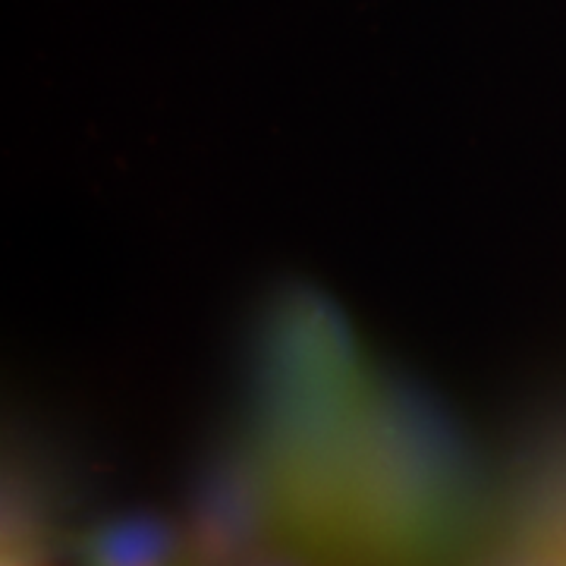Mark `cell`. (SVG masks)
<instances>
[{"mask_svg":"<svg viewBox=\"0 0 566 566\" xmlns=\"http://www.w3.org/2000/svg\"><path fill=\"white\" fill-rule=\"evenodd\" d=\"M7 566H20V564H7Z\"/></svg>","mask_w":566,"mask_h":566,"instance_id":"obj_3","label":"cell"},{"mask_svg":"<svg viewBox=\"0 0 566 566\" xmlns=\"http://www.w3.org/2000/svg\"><path fill=\"white\" fill-rule=\"evenodd\" d=\"M249 566H300V564H290V560H259V564H249Z\"/></svg>","mask_w":566,"mask_h":566,"instance_id":"obj_2","label":"cell"},{"mask_svg":"<svg viewBox=\"0 0 566 566\" xmlns=\"http://www.w3.org/2000/svg\"><path fill=\"white\" fill-rule=\"evenodd\" d=\"M80 566H189L180 528L158 513H120L76 538Z\"/></svg>","mask_w":566,"mask_h":566,"instance_id":"obj_1","label":"cell"}]
</instances>
